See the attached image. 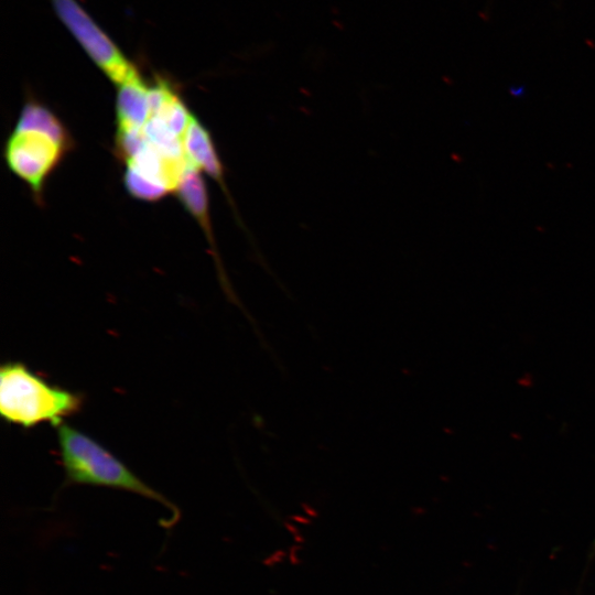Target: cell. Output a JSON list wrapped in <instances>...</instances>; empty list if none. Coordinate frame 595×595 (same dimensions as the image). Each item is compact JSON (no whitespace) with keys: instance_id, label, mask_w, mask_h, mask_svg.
I'll use <instances>...</instances> for the list:
<instances>
[{"instance_id":"cell-6","label":"cell","mask_w":595,"mask_h":595,"mask_svg":"<svg viewBox=\"0 0 595 595\" xmlns=\"http://www.w3.org/2000/svg\"><path fill=\"white\" fill-rule=\"evenodd\" d=\"M117 88V130L142 129L150 118L149 82L138 71Z\"/></svg>"},{"instance_id":"cell-3","label":"cell","mask_w":595,"mask_h":595,"mask_svg":"<svg viewBox=\"0 0 595 595\" xmlns=\"http://www.w3.org/2000/svg\"><path fill=\"white\" fill-rule=\"evenodd\" d=\"M74 147V139L14 127L4 143L3 156L9 170L28 185L35 202L42 204L46 181Z\"/></svg>"},{"instance_id":"cell-5","label":"cell","mask_w":595,"mask_h":595,"mask_svg":"<svg viewBox=\"0 0 595 595\" xmlns=\"http://www.w3.org/2000/svg\"><path fill=\"white\" fill-rule=\"evenodd\" d=\"M183 148L190 164L199 171H204L221 187L231 205L232 212L237 216L236 206L225 182L224 165L212 134L195 115L192 116L183 136Z\"/></svg>"},{"instance_id":"cell-7","label":"cell","mask_w":595,"mask_h":595,"mask_svg":"<svg viewBox=\"0 0 595 595\" xmlns=\"http://www.w3.org/2000/svg\"><path fill=\"white\" fill-rule=\"evenodd\" d=\"M176 195L184 208L196 219L203 228L205 237L213 249V256L219 268V258L212 229L208 214V195L206 184L199 173V170L191 165L181 184L176 190Z\"/></svg>"},{"instance_id":"cell-4","label":"cell","mask_w":595,"mask_h":595,"mask_svg":"<svg viewBox=\"0 0 595 595\" xmlns=\"http://www.w3.org/2000/svg\"><path fill=\"white\" fill-rule=\"evenodd\" d=\"M62 23L88 57L116 86L133 76L138 68L76 0H51Z\"/></svg>"},{"instance_id":"cell-1","label":"cell","mask_w":595,"mask_h":595,"mask_svg":"<svg viewBox=\"0 0 595 595\" xmlns=\"http://www.w3.org/2000/svg\"><path fill=\"white\" fill-rule=\"evenodd\" d=\"M64 486L107 487L142 496L170 511L169 529L181 517L178 508L163 494L136 475L122 461L89 435L67 423L57 426Z\"/></svg>"},{"instance_id":"cell-2","label":"cell","mask_w":595,"mask_h":595,"mask_svg":"<svg viewBox=\"0 0 595 595\" xmlns=\"http://www.w3.org/2000/svg\"><path fill=\"white\" fill-rule=\"evenodd\" d=\"M84 396L48 383L20 361L0 368V412L4 421L25 429L41 423L57 428L78 413Z\"/></svg>"}]
</instances>
